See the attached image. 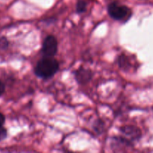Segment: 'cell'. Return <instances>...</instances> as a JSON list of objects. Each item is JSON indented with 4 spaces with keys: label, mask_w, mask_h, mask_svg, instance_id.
Wrapping results in <instances>:
<instances>
[{
    "label": "cell",
    "mask_w": 153,
    "mask_h": 153,
    "mask_svg": "<svg viewBox=\"0 0 153 153\" xmlns=\"http://www.w3.org/2000/svg\"><path fill=\"white\" fill-rule=\"evenodd\" d=\"M59 68L58 62L52 57L44 56L36 64L34 73L41 79H49L53 76Z\"/></svg>",
    "instance_id": "cell-1"
},
{
    "label": "cell",
    "mask_w": 153,
    "mask_h": 153,
    "mask_svg": "<svg viewBox=\"0 0 153 153\" xmlns=\"http://www.w3.org/2000/svg\"><path fill=\"white\" fill-rule=\"evenodd\" d=\"M108 13L112 19L126 22L130 18L131 10L125 5H121L117 2H112L107 7Z\"/></svg>",
    "instance_id": "cell-2"
},
{
    "label": "cell",
    "mask_w": 153,
    "mask_h": 153,
    "mask_svg": "<svg viewBox=\"0 0 153 153\" xmlns=\"http://www.w3.org/2000/svg\"><path fill=\"white\" fill-rule=\"evenodd\" d=\"M58 50V42L55 37L49 35L44 39L42 45L41 52L44 56L53 57Z\"/></svg>",
    "instance_id": "cell-3"
},
{
    "label": "cell",
    "mask_w": 153,
    "mask_h": 153,
    "mask_svg": "<svg viewBox=\"0 0 153 153\" xmlns=\"http://www.w3.org/2000/svg\"><path fill=\"white\" fill-rule=\"evenodd\" d=\"M120 131L124 135V138L128 140L130 143L139 140L141 137L140 130L133 126H125L120 128Z\"/></svg>",
    "instance_id": "cell-4"
},
{
    "label": "cell",
    "mask_w": 153,
    "mask_h": 153,
    "mask_svg": "<svg viewBox=\"0 0 153 153\" xmlns=\"http://www.w3.org/2000/svg\"><path fill=\"white\" fill-rule=\"evenodd\" d=\"M92 72L89 69L84 68L83 67H80L75 73V79L80 84L88 83L92 79Z\"/></svg>",
    "instance_id": "cell-5"
},
{
    "label": "cell",
    "mask_w": 153,
    "mask_h": 153,
    "mask_svg": "<svg viewBox=\"0 0 153 153\" xmlns=\"http://www.w3.org/2000/svg\"><path fill=\"white\" fill-rule=\"evenodd\" d=\"M118 65L121 69L124 70H128L130 68V61H129L128 58L125 55H121L118 58Z\"/></svg>",
    "instance_id": "cell-6"
},
{
    "label": "cell",
    "mask_w": 153,
    "mask_h": 153,
    "mask_svg": "<svg viewBox=\"0 0 153 153\" xmlns=\"http://www.w3.org/2000/svg\"><path fill=\"white\" fill-rule=\"evenodd\" d=\"M87 3L84 0H78L76 4V10L78 13H82L86 10Z\"/></svg>",
    "instance_id": "cell-7"
},
{
    "label": "cell",
    "mask_w": 153,
    "mask_h": 153,
    "mask_svg": "<svg viewBox=\"0 0 153 153\" xmlns=\"http://www.w3.org/2000/svg\"><path fill=\"white\" fill-rule=\"evenodd\" d=\"M6 137H7V131H6L5 128L1 126L0 127V141L4 140Z\"/></svg>",
    "instance_id": "cell-8"
},
{
    "label": "cell",
    "mask_w": 153,
    "mask_h": 153,
    "mask_svg": "<svg viewBox=\"0 0 153 153\" xmlns=\"http://www.w3.org/2000/svg\"><path fill=\"white\" fill-rule=\"evenodd\" d=\"M8 45V42L6 40V38H4V37L0 38V48L1 49H5V48H7Z\"/></svg>",
    "instance_id": "cell-9"
},
{
    "label": "cell",
    "mask_w": 153,
    "mask_h": 153,
    "mask_svg": "<svg viewBox=\"0 0 153 153\" xmlns=\"http://www.w3.org/2000/svg\"><path fill=\"white\" fill-rule=\"evenodd\" d=\"M4 89H5V88H4V84L0 81V96L2 95L3 93L4 92Z\"/></svg>",
    "instance_id": "cell-10"
},
{
    "label": "cell",
    "mask_w": 153,
    "mask_h": 153,
    "mask_svg": "<svg viewBox=\"0 0 153 153\" xmlns=\"http://www.w3.org/2000/svg\"><path fill=\"white\" fill-rule=\"evenodd\" d=\"M4 120H5V118H4V115L0 113V127L2 126V125L4 123Z\"/></svg>",
    "instance_id": "cell-11"
}]
</instances>
